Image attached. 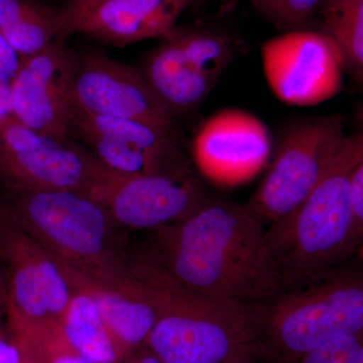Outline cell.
<instances>
[{
    "label": "cell",
    "mask_w": 363,
    "mask_h": 363,
    "mask_svg": "<svg viewBox=\"0 0 363 363\" xmlns=\"http://www.w3.org/2000/svg\"><path fill=\"white\" fill-rule=\"evenodd\" d=\"M6 316H7V314L6 315L0 314V322L4 321V320L6 319Z\"/></svg>",
    "instance_id": "35"
},
{
    "label": "cell",
    "mask_w": 363,
    "mask_h": 363,
    "mask_svg": "<svg viewBox=\"0 0 363 363\" xmlns=\"http://www.w3.org/2000/svg\"><path fill=\"white\" fill-rule=\"evenodd\" d=\"M0 363H26V352L9 318L0 322Z\"/></svg>",
    "instance_id": "25"
},
{
    "label": "cell",
    "mask_w": 363,
    "mask_h": 363,
    "mask_svg": "<svg viewBox=\"0 0 363 363\" xmlns=\"http://www.w3.org/2000/svg\"><path fill=\"white\" fill-rule=\"evenodd\" d=\"M271 152L267 126L240 109H225L208 118L193 145L198 168L220 185L250 180L266 166Z\"/></svg>",
    "instance_id": "14"
},
{
    "label": "cell",
    "mask_w": 363,
    "mask_h": 363,
    "mask_svg": "<svg viewBox=\"0 0 363 363\" xmlns=\"http://www.w3.org/2000/svg\"><path fill=\"white\" fill-rule=\"evenodd\" d=\"M340 114L318 117L293 128L247 209L262 224L274 223L307 199L345 138Z\"/></svg>",
    "instance_id": "6"
},
{
    "label": "cell",
    "mask_w": 363,
    "mask_h": 363,
    "mask_svg": "<svg viewBox=\"0 0 363 363\" xmlns=\"http://www.w3.org/2000/svg\"><path fill=\"white\" fill-rule=\"evenodd\" d=\"M107 169L90 152L28 128L13 116L0 118L2 194L74 190L88 194Z\"/></svg>",
    "instance_id": "5"
},
{
    "label": "cell",
    "mask_w": 363,
    "mask_h": 363,
    "mask_svg": "<svg viewBox=\"0 0 363 363\" xmlns=\"http://www.w3.org/2000/svg\"><path fill=\"white\" fill-rule=\"evenodd\" d=\"M150 281L164 311L145 345L162 362L228 363L240 352L252 326L250 306L193 292L159 264Z\"/></svg>",
    "instance_id": "4"
},
{
    "label": "cell",
    "mask_w": 363,
    "mask_h": 363,
    "mask_svg": "<svg viewBox=\"0 0 363 363\" xmlns=\"http://www.w3.org/2000/svg\"><path fill=\"white\" fill-rule=\"evenodd\" d=\"M343 363H363V344Z\"/></svg>",
    "instance_id": "31"
},
{
    "label": "cell",
    "mask_w": 363,
    "mask_h": 363,
    "mask_svg": "<svg viewBox=\"0 0 363 363\" xmlns=\"http://www.w3.org/2000/svg\"><path fill=\"white\" fill-rule=\"evenodd\" d=\"M253 9L281 33L316 30L323 0H247Z\"/></svg>",
    "instance_id": "22"
},
{
    "label": "cell",
    "mask_w": 363,
    "mask_h": 363,
    "mask_svg": "<svg viewBox=\"0 0 363 363\" xmlns=\"http://www.w3.org/2000/svg\"><path fill=\"white\" fill-rule=\"evenodd\" d=\"M362 161L363 130L345 135L307 199L264 231L279 295L315 279L354 240L351 182Z\"/></svg>",
    "instance_id": "2"
},
{
    "label": "cell",
    "mask_w": 363,
    "mask_h": 363,
    "mask_svg": "<svg viewBox=\"0 0 363 363\" xmlns=\"http://www.w3.org/2000/svg\"><path fill=\"white\" fill-rule=\"evenodd\" d=\"M81 133H94L147 152L177 171L189 172L174 131L114 117L95 116L75 107L72 128Z\"/></svg>",
    "instance_id": "17"
},
{
    "label": "cell",
    "mask_w": 363,
    "mask_h": 363,
    "mask_svg": "<svg viewBox=\"0 0 363 363\" xmlns=\"http://www.w3.org/2000/svg\"><path fill=\"white\" fill-rule=\"evenodd\" d=\"M62 330L74 350L99 363H121L128 355L117 342L89 296L75 290Z\"/></svg>",
    "instance_id": "19"
},
{
    "label": "cell",
    "mask_w": 363,
    "mask_h": 363,
    "mask_svg": "<svg viewBox=\"0 0 363 363\" xmlns=\"http://www.w3.org/2000/svg\"><path fill=\"white\" fill-rule=\"evenodd\" d=\"M78 58L62 44L21 59L11 82L13 116L40 133L67 140L75 111Z\"/></svg>",
    "instance_id": "12"
},
{
    "label": "cell",
    "mask_w": 363,
    "mask_h": 363,
    "mask_svg": "<svg viewBox=\"0 0 363 363\" xmlns=\"http://www.w3.org/2000/svg\"><path fill=\"white\" fill-rule=\"evenodd\" d=\"M362 333L344 336L303 354L302 363H343L363 344Z\"/></svg>",
    "instance_id": "23"
},
{
    "label": "cell",
    "mask_w": 363,
    "mask_h": 363,
    "mask_svg": "<svg viewBox=\"0 0 363 363\" xmlns=\"http://www.w3.org/2000/svg\"><path fill=\"white\" fill-rule=\"evenodd\" d=\"M21 59L18 52L0 33V82L11 84L20 67Z\"/></svg>",
    "instance_id": "27"
},
{
    "label": "cell",
    "mask_w": 363,
    "mask_h": 363,
    "mask_svg": "<svg viewBox=\"0 0 363 363\" xmlns=\"http://www.w3.org/2000/svg\"><path fill=\"white\" fill-rule=\"evenodd\" d=\"M11 324L23 347L40 363H99L74 350L64 336L61 324L57 322L38 325H16L11 322Z\"/></svg>",
    "instance_id": "21"
},
{
    "label": "cell",
    "mask_w": 363,
    "mask_h": 363,
    "mask_svg": "<svg viewBox=\"0 0 363 363\" xmlns=\"http://www.w3.org/2000/svg\"><path fill=\"white\" fill-rule=\"evenodd\" d=\"M7 116H13L11 84L0 82V118Z\"/></svg>",
    "instance_id": "28"
},
{
    "label": "cell",
    "mask_w": 363,
    "mask_h": 363,
    "mask_svg": "<svg viewBox=\"0 0 363 363\" xmlns=\"http://www.w3.org/2000/svg\"><path fill=\"white\" fill-rule=\"evenodd\" d=\"M121 363H133V362H131L130 359H125V360H124V362H123Z\"/></svg>",
    "instance_id": "36"
},
{
    "label": "cell",
    "mask_w": 363,
    "mask_h": 363,
    "mask_svg": "<svg viewBox=\"0 0 363 363\" xmlns=\"http://www.w3.org/2000/svg\"><path fill=\"white\" fill-rule=\"evenodd\" d=\"M64 272L74 290L83 291L94 302L128 357L145 345L164 311L160 294L149 279L145 277V283L138 286H119Z\"/></svg>",
    "instance_id": "16"
},
{
    "label": "cell",
    "mask_w": 363,
    "mask_h": 363,
    "mask_svg": "<svg viewBox=\"0 0 363 363\" xmlns=\"http://www.w3.org/2000/svg\"><path fill=\"white\" fill-rule=\"evenodd\" d=\"M274 298L267 308V325L279 347L295 357L363 333V284H328Z\"/></svg>",
    "instance_id": "8"
},
{
    "label": "cell",
    "mask_w": 363,
    "mask_h": 363,
    "mask_svg": "<svg viewBox=\"0 0 363 363\" xmlns=\"http://www.w3.org/2000/svg\"><path fill=\"white\" fill-rule=\"evenodd\" d=\"M74 98L76 107L88 113L175 130L173 112L143 72L102 52H90L78 59Z\"/></svg>",
    "instance_id": "13"
},
{
    "label": "cell",
    "mask_w": 363,
    "mask_h": 363,
    "mask_svg": "<svg viewBox=\"0 0 363 363\" xmlns=\"http://www.w3.org/2000/svg\"><path fill=\"white\" fill-rule=\"evenodd\" d=\"M87 195L108 210L117 225L154 230L185 220L209 202L189 173L123 176L107 169Z\"/></svg>",
    "instance_id": "11"
},
{
    "label": "cell",
    "mask_w": 363,
    "mask_h": 363,
    "mask_svg": "<svg viewBox=\"0 0 363 363\" xmlns=\"http://www.w3.org/2000/svg\"><path fill=\"white\" fill-rule=\"evenodd\" d=\"M0 209L65 271L113 286L138 281L135 264L118 248V225L89 195L74 190L9 193L0 198Z\"/></svg>",
    "instance_id": "3"
},
{
    "label": "cell",
    "mask_w": 363,
    "mask_h": 363,
    "mask_svg": "<svg viewBox=\"0 0 363 363\" xmlns=\"http://www.w3.org/2000/svg\"><path fill=\"white\" fill-rule=\"evenodd\" d=\"M351 200L354 216V238L363 234V161L358 164L351 182Z\"/></svg>",
    "instance_id": "26"
},
{
    "label": "cell",
    "mask_w": 363,
    "mask_h": 363,
    "mask_svg": "<svg viewBox=\"0 0 363 363\" xmlns=\"http://www.w3.org/2000/svg\"><path fill=\"white\" fill-rule=\"evenodd\" d=\"M197 0H108L84 16L74 33L124 47L143 40L171 39L181 14Z\"/></svg>",
    "instance_id": "15"
},
{
    "label": "cell",
    "mask_w": 363,
    "mask_h": 363,
    "mask_svg": "<svg viewBox=\"0 0 363 363\" xmlns=\"http://www.w3.org/2000/svg\"><path fill=\"white\" fill-rule=\"evenodd\" d=\"M128 359H130L133 363H164L161 358L155 354L145 345L138 348Z\"/></svg>",
    "instance_id": "29"
},
{
    "label": "cell",
    "mask_w": 363,
    "mask_h": 363,
    "mask_svg": "<svg viewBox=\"0 0 363 363\" xmlns=\"http://www.w3.org/2000/svg\"><path fill=\"white\" fill-rule=\"evenodd\" d=\"M262 58L267 83L284 104L313 106L342 89L340 52L320 30H294L272 38L262 45Z\"/></svg>",
    "instance_id": "10"
},
{
    "label": "cell",
    "mask_w": 363,
    "mask_h": 363,
    "mask_svg": "<svg viewBox=\"0 0 363 363\" xmlns=\"http://www.w3.org/2000/svg\"><path fill=\"white\" fill-rule=\"evenodd\" d=\"M235 48L228 35L179 28L150 52L143 74L173 114L192 111L233 63Z\"/></svg>",
    "instance_id": "9"
},
{
    "label": "cell",
    "mask_w": 363,
    "mask_h": 363,
    "mask_svg": "<svg viewBox=\"0 0 363 363\" xmlns=\"http://www.w3.org/2000/svg\"><path fill=\"white\" fill-rule=\"evenodd\" d=\"M152 259L177 283L250 306L279 296L262 224L233 202L209 201L179 223L155 229Z\"/></svg>",
    "instance_id": "1"
},
{
    "label": "cell",
    "mask_w": 363,
    "mask_h": 363,
    "mask_svg": "<svg viewBox=\"0 0 363 363\" xmlns=\"http://www.w3.org/2000/svg\"><path fill=\"white\" fill-rule=\"evenodd\" d=\"M317 26L338 48L344 72L363 88V0H323Z\"/></svg>",
    "instance_id": "20"
},
{
    "label": "cell",
    "mask_w": 363,
    "mask_h": 363,
    "mask_svg": "<svg viewBox=\"0 0 363 363\" xmlns=\"http://www.w3.org/2000/svg\"><path fill=\"white\" fill-rule=\"evenodd\" d=\"M0 314H7V285L1 257H0Z\"/></svg>",
    "instance_id": "30"
},
{
    "label": "cell",
    "mask_w": 363,
    "mask_h": 363,
    "mask_svg": "<svg viewBox=\"0 0 363 363\" xmlns=\"http://www.w3.org/2000/svg\"><path fill=\"white\" fill-rule=\"evenodd\" d=\"M108 0H70L64 9H60L58 40L74 33L76 26L84 16Z\"/></svg>",
    "instance_id": "24"
},
{
    "label": "cell",
    "mask_w": 363,
    "mask_h": 363,
    "mask_svg": "<svg viewBox=\"0 0 363 363\" xmlns=\"http://www.w3.org/2000/svg\"><path fill=\"white\" fill-rule=\"evenodd\" d=\"M59 14L35 0H0V33L21 58L32 56L58 37Z\"/></svg>",
    "instance_id": "18"
},
{
    "label": "cell",
    "mask_w": 363,
    "mask_h": 363,
    "mask_svg": "<svg viewBox=\"0 0 363 363\" xmlns=\"http://www.w3.org/2000/svg\"><path fill=\"white\" fill-rule=\"evenodd\" d=\"M0 257L7 318L16 325L62 323L75 290L56 259L0 209Z\"/></svg>",
    "instance_id": "7"
},
{
    "label": "cell",
    "mask_w": 363,
    "mask_h": 363,
    "mask_svg": "<svg viewBox=\"0 0 363 363\" xmlns=\"http://www.w3.org/2000/svg\"><path fill=\"white\" fill-rule=\"evenodd\" d=\"M21 344H23V343H21ZM23 348H25V347H23ZM25 350H26V348H25ZM26 363H40L39 362H38L37 359H35V358H33L32 357V355H30V353L28 352V351L26 350Z\"/></svg>",
    "instance_id": "33"
},
{
    "label": "cell",
    "mask_w": 363,
    "mask_h": 363,
    "mask_svg": "<svg viewBox=\"0 0 363 363\" xmlns=\"http://www.w3.org/2000/svg\"><path fill=\"white\" fill-rule=\"evenodd\" d=\"M359 255H360V257H362V259L363 262V245H362V247H360Z\"/></svg>",
    "instance_id": "34"
},
{
    "label": "cell",
    "mask_w": 363,
    "mask_h": 363,
    "mask_svg": "<svg viewBox=\"0 0 363 363\" xmlns=\"http://www.w3.org/2000/svg\"><path fill=\"white\" fill-rule=\"evenodd\" d=\"M355 121L363 126V104L357 105L354 111Z\"/></svg>",
    "instance_id": "32"
}]
</instances>
